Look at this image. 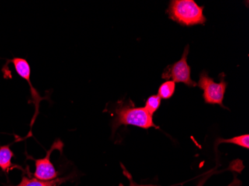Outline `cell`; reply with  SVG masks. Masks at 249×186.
<instances>
[{
    "instance_id": "2",
    "label": "cell",
    "mask_w": 249,
    "mask_h": 186,
    "mask_svg": "<svg viewBox=\"0 0 249 186\" xmlns=\"http://www.w3.org/2000/svg\"><path fill=\"white\" fill-rule=\"evenodd\" d=\"M121 125H133L142 129H149L159 127L154 123L153 117L144 107H120L116 110V118L113 122V132Z\"/></svg>"
},
{
    "instance_id": "6",
    "label": "cell",
    "mask_w": 249,
    "mask_h": 186,
    "mask_svg": "<svg viewBox=\"0 0 249 186\" xmlns=\"http://www.w3.org/2000/svg\"><path fill=\"white\" fill-rule=\"evenodd\" d=\"M11 61L14 64L17 73L21 78L26 80L29 83V86H30L31 96H32V99H33L34 103L36 104V114H35L34 118H32V124H31V127H32L34 122H35V120L37 118V114H38L39 103L43 99L40 97L37 91L32 86L30 80L31 68L28 61L26 59L20 58V57H15Z\"/></svg>"
},
{
    "instance_id": "8",
    "label": "cell",
    "mask_w": 249,
    "mask_h": 186,
    "mask_svg": "<svg viewBox=\"0 0 249 186\" xmlns=\"http://www.w3.org/2000/svg\"><path fill=\"white\" fill-rule=\"evenodd\" d=\"M65 178L54 179L50 181H43V180H37V179H30L28 177H22L19 184L14 186H57L61 183L65 181Z\"/></svg>"
},
{
    "instance_id": "12",
    "label": "cell",
    "mask_w": 249,
    "mask_h": 186,
    "mask_svg": "<svg viewBox=\"0 0 249 186\" xmlns=\"http://www.w3.org/2000/svg\"><path fill=\"white\" fill-rule=\"evenodd\" d=\"M203 183H204V182H200L199 183V184H198V186H203Z\"/></svg>"
},
{
    "instance_id": "9",
    "label": "cell",
    "mask_w": 249,
    "mask_h": 186,
    "mask_svg": "<svg viewBox=\"0 0 249 186\" xmlns=\"http://www.w3.org/2000/svg\"><path fill=\"white\" fill-rule=\"evenodd\" d=\"M220 143H231L233 145H238L242 148H249V134L246 135H239V136H235L233 138H219L216 141V145H219Z\"/></svg>"
},
{
    "instance_id": "10",
    "label": "cell",
    "mask_w": 249,
    "mask_h": 186,
    "mask_svg": "<svg viewBox=\"0 0 249 186\" xmlns=\"http://www.w3.org/2000/svg\"><path fill=\"white\" fill-rule=\"evenodd\" d=\"M176 83L173 81H166L160 85L158 89V96L161 99H169L174 95Z\"/></svg>"
},
{
    "instance_id": "7",
    "label": "cell",
    "mask_w": 249,
    "mask_h": 186,
    "mask_svg": "<svg viewBox=\"0 0 249 186\" xmlns=\"http://www.w3.org/2000/svg\"><path fill=\"white\" fill-rule=\"evenodd\" d=\"M13 157V151L10 148V145L0 147V169L5 173L13 169V164L11 162Z\"/></svg>"
},
{
    "instance_id": "11",
    "label": "cell",
    "mask_w": 249,
    "mask_h": 186,
    "mask_svg": "<svg viewBox=\"0 0 249 186\" xmlns=\"http://www.w3.org/2000/svg\"><path fill=\"white\" fill-rule=\"evenodd\" d=\"M160 103H161V99L158 95H154V96H149L145 101V107L148 113L153 116V115L156 113L157 110L160 107Z\"/></svg>"
},
{
    "instance_id": "5",
    "label": "cell",
    "mask_w": 249,
    "mask_h": 186,
    "mask_svg": "<svg viewBox=\"0 0 249 186\" xmlns=\"http://www.w3.org/2000/svg\"><path fill=\"white\" fill-rule=\"evenodd\" d=\"M64 144L61 140L56 141L53 144L50 150L47 151V155L43 159H36V171L34 173V176L37 180L43 181H50L54 180L58 177V172L54 169V166L50 161L53 151L58 150L62 151Z\"/></svg>"
},
{
    "instance_id": "3",
    "label": "cell",
    "mask_w": 249,
    "mask_h": 186,
    "mask_svg": "<svg viewBox=\"0 0 249 186\" xmlns=\"http://www.w3.org/2000/svg\"><path fill=\"white\" fill-rule=\"evenodd\" d=\"M219 83H216L209 76L206 71H202L200 74L199 81L197 83V86L204 92L203 98L205 103L209 104H219L222 107H225L223 105V100L228 83L225 81L224 73L219 75Z\"/></svg>"
},
{
    "instance_id": "4",
    "label": "cell",
    "mask_w": 249,
    "mask_h": 186,
    "mask_svg": "<svg viewBox=\"0 0 249 186\" xmlns=\"http://www.w3.org/2000/svg\"><path fill=\"white\" fill-rule=\"evenodd\" d=\"M190 46L187 45L184 49L182 57L173 65L168 66L162 75V78L170 80L175 83H184L189 87L197 86V83L191 78V68L187 64V56Z\"/></svg>"
},
{
    "instance_id": "1",
    "label": "cell",
    "mask_w": 249,
    "mask_h": 186,
    "mask_svg": "<svg viewBox=\"0 0 249 186\" xmlns=\"http://www.w3.org/2000/svg\"><path fill=\"white\" fill-rule=\"evenodd\" d=\"M204 7L197 5L194 0H173L169 2L167 13L169 19L183 26L205 24L207 21Z\"/></svg>"
}]
</instances>
